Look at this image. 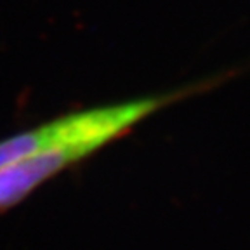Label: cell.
Segmentation results:
<instances>
[{
    "instance_id": "cell-1",
    "label": "cell",
    "mask_w": 250,
    "mask_h": 250,
    "mask_svg": "<svg viewBox=\"0 0 250 250\" xmlns=\"http://www.w3.org/2000/svg\"><path fill=\"white\" fill-rule=\"evenodd\" d=\"M196 90L198 87L193 85L132 101L98 106L62 115L35 129L14 134L0 141V170L24 158L59 148L80 149L89 156L127 134L149 115L176 103L177 99L191 96Z\"/></svg>"
}]
</instances>
